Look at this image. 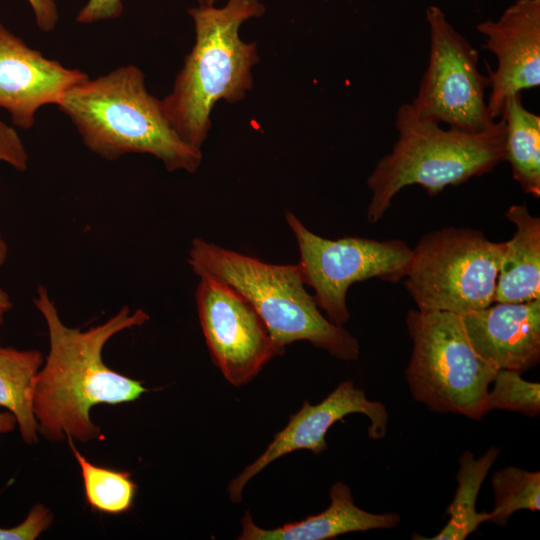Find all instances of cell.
<instances>
[{
    "label": "cell",
    "mask_w": 540,
    "mask_h": 540,
    "mask_svg": "<svg viewBox=\"0 0 540 540\" xmlns=\"http://www.w3.org/2000/svg\"><path fill=\"white\" fill-rule=\"evenodd\" d=\"M33 302L49 336V352L37 375L34 395L39 433L49 441H62L65 436L79 442L101 438V429L91 420V408L133 402L148 391L141 381L104 363V346L121 331L145 324L149 315L123 306L104 323L82 331L62 322L46 287L38 286Z\"/></svg>",
    "instance_id": "6da1fadb"
},
{
    "label": "cell",
    "mask_w": 540,
    "mask_h": 540,
    "mask_svg": "<svg viewBox=\"0 0 540 540\" xmlns=\"http://www.w3.org/2000/svg\"><path fill=\"white\" fill-rule=\"evenodd\" d=\"M72 122L83 144L106 160L128 153L150 154L172 172H196L201 150L186 144L168 123L161 100L145 86L135 65L89 77L68 89L56 105Z\"/></svg>",
    "instance_id": "7a4b0ae2"
},
{
    "label": "cell",
    "mask_w": 540,
    "mask_h": 540,
    "mask_svg": "<svg viewBox=\"0 0 540 540\" xmlns=\"http://www.w3.org/2000/svg\"><path fill=\"white\" fill-rule=\"evenodd\" d=\"M264 10L258 0H228L221 8L199 5L188 10L195 43L161 105L170 126L194 149L201 150L207 138L214 105L222 99L241 101L252 89L257 46L243 42L239 28Z\"/></svg>",
    "instance_id": "3957f363"
},
{
    "label": "cell",
    "mask_w": 540,
    "mask_h": 540,
    "mask_svg": "<svg viewBox=\"0 0 540 540\" xmlns=\"http://www.w3.org/2000/svg\"><path fill=\"white\" fill-rule=\"evenodd\" d=\"M397 140L367 179L372 196L367 208L369 223L378 222L395 195L410 185H420L430 196L448 186L462 184L493 170L504 161V123L482 133L444 129L420 116L411 103L396 114Z\"/></svg>",
    "instance_id": "277c9868"
},
{
    "label": "cell",
    "mask_w": 540,
    "mask_h": 540,
    "mask_svg": "<svg viewBox=\"0 0 540 540\" xmlns=\"http://www.w3.org/2000/svg\"><path fill=\"white\" fill-rule=\"evenodd\" d=\"M188 264L197 276L221 280L244 296L282 351L305 340L337 359H358V340L321 313L305 288L298 264L266 263L201 238L192 241Z\"/></svg>",
    "instance_id": "5b68a950"
},
{
    "label": "cell",
    "mask_w": 540,
    "mask_h": 540,
    "mask_svg": "<svg viewBox=\"0 0 540 540\" xmlns=\"http://www.w3.org/2000/svg\"><path fill=\"white\" fill-rule=\"evenodd\" d=\"M406 326L413 348L405 378L414 400L434 412L480 420L497 369L476 353L461 315L411 309Z\"/></svg>",
    "instance_id": "8992f818"
},
{
    "label": "cell",
    "mask_w": 540,
    "mask_h": 540,
    "mask_svg": "<svg viewBox=\"0 0 540 540\" xmlns=\"http://www.w3.org/2000/svg\"><path fill=\"white\" fill-rule=\"evenodd\" d=\"M504 242L478 230L447 227L427 233L412 249L405 288L421 311L459 315L495 302Z\"/></svg>",
    "instance_id": "52a82bcc"
},
{
    "label": "cell",
    "mask_w": 540,
    "mask_h": 540,
    "mask_svg": "<svg viewBox=\"0 0 540 540\" xmlns=\"http://www.w3.org/2000/svg\"><path fill=\"white\" fill-rule=\"evenodd\" d=\"M285 219L298 243L303 282L312 287L319 309L335 325L343 326L350 318L346 295L352 284L372 278L397 283L410 268L412 248L400 239L332 240L311 232L292 212L287 211Z\"/></svg>",
    "instance_id": "ba28073f"
},
{
    "label": "cell",
    "mask_w": 540,
    "mask_h": 540,
    "mask_svg": "<svg viewBox=\"0 0 540 540\" xmlns=\"http://www.w3.org/2000/svg\"><path fill=\"white\" fill-rule=\"evenodd\" d=\"M425 18L429 59L411 105L420 116L462 132L494 128L497 120L490 117L485 96L489 79L478 69V51L439 6L430 5Z\"/></svg>",
    "instance_id": "9c48e42d"
},
{
    "label": "cell",
    "mask_w": 540,
    "mask_h": 540,
    "mask_svg": "<svg viewBox=\"0 0 540 540\" xmlns=\"http://www.w3.org/2000/svg\"><path fill=\"white\" fill-rule=\"evenodd\" d=\"M199 321L215 365L239 387L282 354L250 302L225 282L200 277L196 288Z\"/></svg>",
    "instance_id": "30bf717a"
},
{
    "label": "cell",
    "mask_w": 540,
    "mask_h": 540,
    "mask_svg": "<svg viewBox=\"0 0 540 540\" xmlns=\"http://www.w3.org/2000/svg\"><path fill=\"white\" fill-rule=\"evenodd\" d=\"M353 413L369 418L368 435L371 439L379 440L385 436L388 422L385 405L369 400L352 381H343L320 403L312 405L305 401L290 416L288 424L274 436L265 451L229 484L230 500L241 502L245 485L276 459L297 450L306 449L315 455L327 450L325 436L330 427Z\"/></svg>",
    "instance_id": "8fae6325"
},
{
    "label": "cell",
    "mask_w": 540,
    "mask_h": 540,
    "mask_svg": "<svg viewBox=\"0 0 540 540\" xmlns=\"http://www.w3.org/2000/svg\"><path fill=\"white\" fill-rule=\"evenodd\" d=\"M476 29L497 60L496 69L486 64L487 108L497 120L508 97L540 85V0H516L497 20H485Z\"/></svg>",
    "instance_id": "7c38bea8"
},
{
    "label": "cell",
    "mask_w": 540,
    "mask_h": 540,
    "mask_svg": "<svg viewBox=\"0 0 540 540\" xmlns=\"http://www.w3.org/2000/svg\"><path fill=\"white\" fill-rule=\"evenodd\" d=\"M88 77L45 57L0 23V108L14 127H33L41 107L57 105L68 89Z\"/></svg>",
    "instance_id": "4fadbf2b"
},
{
    "label": "cell",
    "mask_w": 540,
    "mask_h": 540,
    "mask_svg": "<svg viewBox=\"0 0 540 540\" xmlns=\"http://www.w3.org/2000/svg\"><path fill=\"white\" fill-rule=\"evenodd\" d=\"M476 353L497 370L523 373L540 361V299L494 302L461 315Z\"/></svg>",
    "instance_id": "5bb4252c"
},
{
    "label": "cell",
    "mask_w": 540,
    "mask_h": 540,
    "mask_svg": "<svg viewBox=\"0 0 540 540\" xmlns=\"http://www.w3.org/2000/svg\"><path fill=\"white\" fill-rule=\"evenodd\" d=\"M330 499L329 507L323 512L273 529L258 527L249 511H246L238 539L327 540L349 532L392 529L401 521L400 516L394 512L375 514L357 507L351 489L343 482L332 485Z\"/></svg>",
    "instance_id": "9a60e30c"
},
{
    "label": "cell",
    "mask_w": 540,
    "mask_h": 540,
    "mask_svg": "<svg viewBox=\"0 0 540 540\" xmlns=\"http://www.w3.org/2000/svg\"><path fill=\"white\" fill-rule=\"evenodd\" d=\"M505 217L516 226L504 242L495 302L523 303L540 299V218L525 204L508 208Z\"/></svg>",
    "instance_id": "2e32d148"
},
{
    "label": "cell",
    "mask_w": 540,
    "mask_h": 540,
    "mask_svg": "<svg viewBox=\"0 0 540 540\" xmlns=\"http://www.w3.org/2000/svg\"><path fill=\"white\" fill-rule=\"evenodd\" d=\"M504 123V161L525 193L540 196V116L525 108L522 93L508 97Z\"/></svg>",
    "instance_id": "e0dca14e"
},
{
    "label": "cell",
    "mask_w": 540,
    "mask_h": 540,
    "mask_svg": "<svg viewBox=\"0 0 540 540\" xmlns=\"http://www.w3.org/2000/svg\"><path fill=\"white\" fill-rule=\"evenodd\" d=\"M43 363L38 350L0 346V406L15 416L21 438L29 445L38 441L34 395Z\"/></svg>",
    "instance_id": "ac0fdd59"
},
{
    "label": "cell",
    "mask_w": 540,
    "mask_h": 540,
    "mask_svg": "<svg viewBox=\"0 0 540 540\" xmlns=\"http://www.w3.org/2000/svg\"><path fill=\"white\" fill-rule=\"evenodd\" d=\"M499 451V448L491 447L478 459L469 451L462 453L456 475V493L447 508V514L449 515L447 524L433 537L427 538L414 535L413 539L464 540L480 524L489 521V512H478L476 510V500L481 485L496 461Z\"/></svg>",
    "instance_id": "d6986e66"
},
{
    "label": "cell",
    "mask_w": 540,
    "mask_h": 540,
    "mask_svg": "<svg viewBox=\"0 0 540 540\" xmlns=\"http://www.w3.org/2000/svg\"><path fill=\"white\" fill-rule=\"evenodd\" d=\"M67 438L80 468L87 504L93 510L106 514L119 515L128 512L137 492V485L131 474L91 463L76 449L73 439Z\"/></svg>",
    "instance_id": "ffe728a7"
},
{
    "label": "cell",
    "mask_w": 540,
    "mask_h": 540,
    "mask_svg": "<svg viewBox=\"0 0 540 540\" xmlns=\"http://www.w3.org/2000/svg\"><path fill=\"white\" fill-rule=\"evenodd\" d=\"M494 505L489 521L505 526L512 514L519 510H540V472L508 466L492 477Z\"/></svg>",
    "instance_id": "44dd1931"
},
{
    "label": "cell",
    "mask_w": 540,
    "mask_h": 540,
    "mask_svg": "<svg viewBox=\"0 0 540 540\" xmlns=\"http://www.w3.org/2000/svg\"><path fill=\"white\" fill-rule=\"evenodd\" d=\"M484 402V413L492 410L520 412L536 417L540 413V384L523 379L513 370H497Z\"/></svg>",
    "instance_id": "7402d4cb"
},
{
    "label": "cell",
    "mask_w": 540,
    "mask_h": 540,
    "mask_svg": "<svg viewBox=\"0 0 540 540\" xmlns=\"http://www.w3.org/2000/svg\"><path fill=\"white\" fill-rule=\"evenodd\" d=\"M52 523V511L43 504H35L19 525L0 527V540H34L50 528Z\"/></svg>",
    "instance_id": "603a6c76"
},
{
    "label": "cell",
    "mask_w": 540,
    "mask_h": 540,
    "mask_svg": "<svg viewBox=\"0 0 540 540\" xmlns=\"http://www.w3.org/2000/svg\"><path fill=\"white\" fill-rule=\"evenodd\" d=\"M0 162L24 172L28 168L29 154L13 125L0 119Z\"/></svg>",
    "instance_id": "cb8c5ba5"
},
{
    "label": "cell",
    "mask_w": 540,
    "mask_h": 540,
    "mask_svg": "<svg viewBox=\"0 0 540 540\" xmlns=\"http://www.w3.org/2000/svg\"><path fill=\"white\" fill-rule=\"evenodd\" d=\"M199 5H213L215 0H198ZM123 11L121 0H89L79 11L76 22L89 24L118 18Z\"/></svg>",
    "instance_id": "d4e9b609"
},
{
    "label": "cell",
    "mask_w": 540,
    "mask_h": 540,
    "mask_svg": "<svg viewBox=\"0 0 540 540\" xmlns=\"http://www.w3.org/2000/svg\"><path fill=\"white\" fill-rule=\"evenodd\" d=\"M38 28L43 32L52 31L58 22V9L55 0H28Z\"/></svg>",
    "instance_id": "484cf974"
},
{
    "label": "cell",
    "mask_w": 540,
    "mask_h": 540,
    "mask_svg": "<svg viewBox=\"0 0 540 540\" xmlns=\"http://www.w3.org/2000/svg\"><path fill=\"white\" fill-rule=\"evenodd\" d=\"M16 425V418L11 412H0V434H5L13 431Z\"/></svg>",
    "instance_id": "4316f807"
},
{
    "label": "cell",
    "mask_w": 540,
    "mask_h": 540,
    "mask_svg": "<svg viewBox=\"0 0 540 540\" xmlns=\"http://www.w3.org/2000/svg\"><path fill=\"white\" fill-rule=\"evenodd\" d=\"M13 303L9 294L0 288V325L4 323L6 314L12 309Z\"/></svg>",
    "instance_id": "83f0119b"
},
{
    "label": "cell",
    "mask_w": 540,
    "mask_h": 540,
    "mask_svg": "<svg viewBox=\"0 0 540 540\" xmlns=\"http://www.w3.org/2000/svg\"><path fill=\"white\" fill-rule=\"evenodd\" d=\"M8 255V245L0 234V267L5 263Z\"/></svg>",
    "instance_id": "f1b7e54d"
}]
</instances>
